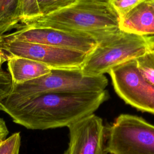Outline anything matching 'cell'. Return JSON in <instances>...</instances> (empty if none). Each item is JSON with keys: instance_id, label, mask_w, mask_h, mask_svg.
I'll list each match as a JSON object with an SVG mask.
<instances>
[{"instance_id": "obj_14", "label": "cell", "mask_w": 154, "mask_h": 154, "mask_svg": "<svg viewBox=\"0 0 154 154\" xmlns=\"http://www.w3.org/2000/svg\"><path fill=\"white\" fill-rule=\"evenodd\" d=\"M77 0H37L41 16L48 15L66 8Z\"/></svg>"}, {"instance_id": "obj_15", "label": "cell", "mask_w": 154, "mask_h": 154, "mask_svg": "<svg viewBox=\"0 0 154 154\" xmlns=\"http://www.w3.org/2000/svg\"><path fill=\"white\" fill-rule=\"evenodd\" d=\"M41 16L37 0H21V22L26 23Z\"/></svg>"}, {"instance_id": "obj_5", "label": "cell", "mask_w": 154, "mask_h": 154, "mask_svg": "<svg viewBox=\"0 0 154 154\" xmlns=\"http://www.w3.org/2000/svg\"><path fill=\"white\" fill-rule=\"evenodd\" d=\"M110 154H154V125L130 114L118 116L107 126Z\"/></svg>"}, {"instance_id": "obj_13", "label": "cell", "mask_w": 154, "mask_h": 154, "mask_svg": "<svg viewBox=\"0 0 154 154\" xmlns=\"http://www.w3.org/2000/svg\"><path fill=\"white\" fill-rule=\"evenodd\" d=\"M137 67L143 78L154 86V49L135 59Z\"/></svg>"}, {"instance_id": "obj_17", "label": "cell", "mask_w": 154, "mask_h": 154, "mask_svg": "<svg viewBox=\"0 0 154 154\" xmlns=\"http://www.w3.org/2000/svg\"><path fill=\"white\" fill-rule=\"evenodd\" d=\"M143 0H109V3L119 15H125Z\"/></svg>"}, {"instance_id": "obj_7", "label": "cell", "mask_w": 154, "mask_h": 154, "mask_svg": "<svg viewBox=\"0 0 154 154\" xmlns=\"http://www.w3.org/2000/svg\"><path fill=\"white\" fill-rule=\"evenodd\" d=\"M0 49L7 55L22 57L52 69L81 68L88 54L46 45L0 38Z\"/></svg>"}, {"instance_id": "obj_12", "label": "cell", "mask_w": 154, "mask_h": 154, "mask_svg": "<svg viewBox=\"0 0 154 154\" xmlns=\"http://www.w3.org/2000/svg\"><path fill=\"white\" fill-rule=\"evenodd\" d=\"M21 22V0H0V38Z\"/></svg>"}, {"instance_id": "obj_8", "label": "cell", "mask_w": 154, "mask_h": 154, "mask_svg": "<svg viewBox=\"0 0 154 154\" xmlns=\"http://www.w3.org/2000/svg\"><path fill=\"white\" fill-rule=\"evenodd\" d=\"M1 38L46 45L87 54L93 51L98 42L93 36L85 33L25 25L19 26L16 31L5 35Z\"/></svg>"}, {"instance_id": "obj_4", "label": "cell", "mask_w": 154, "mask_h": 154, "mask_svg": "<svg viewBox=\"0 0 154 154\" xmlns=\"http://www.w3.org/2000/svg\"><path fill=\"white\" fill-rule=\"evenodd\" d=\"M154 49V35H141L119 29L100 40L81 67L88 75H101Z\"/></svg>"}, {"instance_id": "obj_11", "label": "cell", "mask_w": 154, "mask_h": 154, "mask_svg": "<svg viewBox=\"0 0 154 154\" xmlns=\"http://www.w3.org/2000/svg\"><path fill=\"white\" fill-rule=\"evenodd\" d=\"M7 66L13 85L21 84L51 72L45 64L22 57L7 55Z\"/></svg>"}, {"instance_id": "obj_16", "label": "cell", "mask_w": 154, "mask_h": 154, "mask_svg": "<svg viewBox=\"0 0 154 154\" xmlns=\"http://www.w3.org/2000/svg\"><path fill=\"white\" fill-rule=\"evenodd\" d=\"M21 143L20 132H16L0 143V154H19Z\"/></svg>"}, {"instance_id": "obj_3", "label": "cell", "mask_w": 154, "mask_h": 154, "mask_svg": "<svg viewBox=\"0 0 154 154\" xmlns=\"http://www.w3.org/2000/svg\"><path fill=\"white\" fill-rule=\"evenodd\" d=\"M107 85L104 75H86L81 68L52 69L49 73L40 78L13 85L8 96L0 102V108L3 111L46 93L100 91Z\"/></svg>"}, {"instance_id": "obj_9", "label": "cell", "mask_w": 154, "mask_h": 154, "mask_svg": "<svg viewBox=\"0 0 154 154\" xmlns=\"http://www.w3.org/2000/svg\"><path fill=\"white\" fill-rule=\"evenodd\" d=\"M69 143L63 154H108V128L102 119L89 115L67 126Z\"/></svg>"}, {"instance_id": "obj_19", "label": "cell", "mask_w": 154, "mask_h": 154, "mask_svg": "<svg viewBox=\"0 0 154 154\" xmlns=\"http://www.w3.org/2000/svg\"><path fill=\"white\" fill-rule=\"evenodd\" d=\"M151 1H152V3H153V5H154V0H151Z\"/></svg>"}, {"instance_id": "obj_20", "label": "cell", "mask_w": 154, "mask_h": 154, "mask_svg": "<svg viewBox=\"0 0 154 154\" xmlns=\"http://www.w3.org/2000/svg\"><path fill=\"white\" fill-rule=\"evenodd\" d=\"M0 143H1V142H0Z\"/></svg>"}, {"instance_id": "obj_10", "label": "cell", "mask_w": 154, "mask_h": 154, "mask_svg": "<svg viewBox=\"0 0 154 154\" xmlns=\"http://www.w3.org/2000/svg\"><path fill=\"white\" fill-rule=\"evenodd\" d=\"M120 30L141 35H154V5L143 0L120 17Z\"/></svg>"}, {"instance_id": "obj_2", "label": "cell", "mask_w": 154, "mask_h": 154, "mask_svg": "<svg viewBox=\"0 0 154 154\" xmlns=\"http://www.w3.org/2000/svg\"><path fill=\"white\" fill-rule=\"evenodd\" d=\"M119 22L120 16L109 0H77L66 8L23 25L85 33L95 37L98 43L119 31Z\"/></svg>"}, {"instance_id": "obj_1", "label": "cell", "mask_w": 154, "mask_h": 154, "mask_svg": "<svg viewBox=\"0 0 154 154\" xmlns=\"http://www.w3.org/2000/svg\"><path fill=\"white\" fill-rule=\"evenodd\" d=\"M108 98L106 90L96 92L46 93L3 111L14 123L26 129L46 130L67 127L94 114Z\"/></svg>"}, {"instance_id": "obj_6", "label": "cell", "mask_w": 154, "mask_h": 154, "mask_svg": "<svg viewBox=\"0 0 154 154\" xmlns=\"http://www.w3.org/2000/svg\"><path fill=\"white\" fill-rule=\"evenodd\" d=\"M108 73L115 91L125 103L154 114V86L143 78L135 59L112 68Z\"/></svg>"}, {"instance_id": "obj_18", "label": "cell", "mask_w": 154, "mask_h": 154, "mask_svg": "<svg viewBox=\"0 0 154 154\" xmlns=\"http://www.w3.org/2000/svg\"><path fill=\"white\" fill-rule=\"evenodd\" d=\"M7 60V55L0 49V67H1L2 64Z\"/></svg>"}]
</instances>
